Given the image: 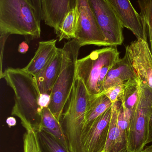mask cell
<instances>
[{
    "label": "cell",
    "mask_w": 152,
    "mask_h": 152,
    "mask_svg": "<svg viewBox=\"0 0 152 152\" xmlns=\"http://www.w3.org/2000/svg\"><path fill=\"white\" fill-rule=\"evenodd\" d=\"M119 101L112 106V115L107 142L104 152H127V137L117 124V108Z\"/></svg>",
    "instance_id": "cell-15"
},
{
    "label": "cell",
    "mask_w": 152,
    "mask_h": 152,
    "mask_svg": "<svg viewBox=\"0 0 152 152\" xmlns=\"http://www.w3.org/2000/svg\"><path fill=\"white\" fill-rule=\"evenodd\" d=\"M120 58L116 46H108L93 51L87 56L78 59L76 78L83 81L90 97L103 94V85L108 72Z\"/></svg>",
    "instance_id": "cell-2"
},
{
    "label": "cell",
    "mask_w": 152,
    "mask_h": 152,
    "mask_svg": "<svg viewBox=\"0 0 152 152\" xmlns=\"http://www.w3.org/2000/svg\"><path fill=\"white\" fill-rule=\"evenodd\" d=\"M135 78H137L135 73L125 54L108 72L103 85V93L110 87L124 84L130 80Z\"/></svg>",
    "instance_id": "cell-16"
},
{
    "label": "cell",
    "mask_w": 152,
    "mask_h": 152,
    "mask_svg": "<svg viewBox=\"0 0 152 152\" xmlns=\"http://www.w3.org/2000/svg\"><path fill=\"white\" fill-rule=\"evenodd\" d=\"M1 35V37H0V40H1V72H0V77L1 78L2 77L3 72L2 70V59H3V54L4 53V46L5 45V42H6L8 37L9 36L8 34H2Z\"/></svg>",
    "instance_id": "cell-27"
},
{
    "label": "cell",
    "mask_w": 152,
    "mask_h": 152,
    "mask_svg": "<svg viewBox=\"0 0 152 152\" xmlns=\"http://www.w3.org/2000/svg\"><path fill=\"white\" fill-rule=\"evenodd\" d=\"M51 102V95L46 94H40L38 98V104L42 108L48 107Z\"/></svg>",
    "instance_id": "cell-26"
},
{
    "label": "cell",
    "mask_w": 152,
    "mask_h": 152,
    "mask_svg": "<svg viewBox=\"0 0 152 152\" xmlns=\"http://www.w3.org/2000/svg\"><path fill=\"white\" fill-rule=\"evenodd\" d=\"M90 100L83 81L76 78L60 121L68 140L69 152H84L82 137Z\"/></svg>",
    "instance_id": "cell-4"
},
{
    "label": "cell",
    "mask_w": 152,
    "mask_h": 152,
    "mask_svg": "<svg viewBox=\"0 0 152 152\" xmlns=\"http://www.w3.org/2000/svg\"><path fill=\"white\" fill-rule=\"evenodd\" d=\"M41 115L40 131H43L53 137L69 151L68 140L60 122L54 117L48 107L43 108Z\"/></svg>",
    "instance_id": "cell-17"
},
{
    "label": "cell",
    "mask_w": 152,
    "mask_h": 152,
    "mask_svg": "<svg viewBox=\"0 0 152 152\" xmlns=\"http://www.w3.org/2000/svg\"><path fill=\"white\" fill-rule=\"evenodd\" d=\"M40 22L27 0H0V34H17L28 39L41 36Z\"/></svg>",
    "instance_id": "cell-3"
},
{
    "label": "cell",
    "mask_w": 152,
    "mask_h": 152,
    "mask_svg": "<svg viewBox=\"0 0 152 152\" xmlns=\"http://www.w3.org/2000/svg\"><path fill=\"white\" fill-rule=\"evenodd\" d=\"M35 10L37 17L39 21L43 20L42 10V0H27Z\"/></svg>",
    "instance_id": "cell-25"
},
{
    "label": "cell",
    "mask_w": 152,
    "mask_h": 152,
    "mask_svg": "<svg viewBox=\"0 0 152 152\" xmlns=\"http://www.w3.org/2000/svg\"><path fill=\"white\" fill-rule=\"evenodd\" d=\"M41 152H69L53 137L43 131L37 132Z\"/></svg>",
    "instance_id": "cell-21"
},
{
    "label": "cell",
    "mask_w": 152,
    "mask_h": 152,
    "mask_svg": "<svg viewBox=\"0 0 152 152\" xmlns=\"http://www.w3.org/2000/svg\"><path fill=\"white\" fill-rule=\"evenodd\" d=\"M79 16L77 6L66 14L58 28L54 30L59 42L63 39L71 40L75 38Z\"/></svg>",
    "instance_id": "cell-20"
},
{
    "label": "cell",
    "mask_w": 152,
    "mask_h": 152,
    "mask_svg": "<svg viewBox=\"0 0 152 152\" xmlns=\"http://www.w3.org/2000/svg\"><path fill=\"white\" fill-rule=\"evenodd\" d=\"M140 15L146 25L152 54V0H137Z\"/></svg>",
    "instance_id": "cell-22"
},
{
    "label": "cell",
    "mask_w": 152,
    "mask_h": 152,
    "mask_svg": "<svg viewBox=\"0 0 152 152\" xmlns=\"http://www.w3.org/2000/svg\"><path fill=\"white\" fill-rule=\"evenodd\" d=\"M152 104L142 90L140 100L133 110L127 133V152L142 151L147 144Z\"/></svg>",
    "instance_id": "cell-7"
},
{
    "label": "cell",
    "mask_w": 152,
    "mask_h": 152,
    "mask_svg": "<svg viewBox=\"0 0 152 152\" xmlns=\"http://www.w3.org/2000/svg\"><path fill=\"white\" fill-rule=\"evenodd\" d=\"M125 54L152 104V54L149 44L145 40L137 39L126 46Z\"/></svg>",
    "instance_id": "cell-6"
},
{
    "label": "cell",
    "mask_w": 152,
    "mask_h": 152,
    "mask_svg": "<svg viewBox=\"0 0 152 152\" xmlns=\"http://www.w3.org/2000/svg\"><path fill=\"white\" fill-rule=\"evenodd\" d=\"M2 78L15 94L12 115L20 119L26 131H40L43 109L38 104L40 93L35 77L22 69L8 68Z\"/></svg>",
    "instance_id": "cell-1"
},
{
    "label": "cell",
    "mask_w": 152,
    "mask_h": 152,
    "mask_svg": "<svg viewBox=\"0 0 152 152\" xmlns=\"http://www.w3.org/2000/svg\"><path fill=\"white\" fill-rule=\"evenodd\" d=\"M112 115V107L83 133L82 143L84 152H104Z\"/></svg>",
    "instance_id": "cell-10"
},
{
    "label": "cell",
    "mask_w": 152,
    "mask_h": 152,
    "mask_svg": "<svg viewBox=\"0 0 152 152\" xmlns=\"http://www.w3.org/2000/svg\"><path fill=\"white\" fill-rule=\"evenodd\" d=\"M109 46L121 45L124 26L107 0H87Z\"/></svg>",
    "instance_id": "cell-8"
},
{
    "label": "cell",
    "mask_w": 152,
    "mask_h": 152,
    "mask_svg": "<svg viewBox=\"0 0 152 152\" xmlns=\"http://www.w3.org/2000/svg\"><path fill=\"white\" fill-rule=\"evenodd\" d=\"M147 142V144L152 142V110L149 120V132Z\"/></svg>",
    "instance_id": "cell-29"
},
{
    "label": "cell",
    "mask_w": 152,
    "mask_h": 152,
    "mask_svg": "<svg viewBox=\"0 0 152 152\" xmlns=\"http://www.w3.org/2000/svg\"><path fill=\"white\" fill-rule=\"evenodd\" d=\"M23 138L24 152H41L37 132L35 130L26 131Z\"/></svg>",
    "instance_id": "cell-23"
},
{
    "label": "cell",
    "mask_w": 152,
    "mask_h": 152,
    "mask_svg": "<svg viewBox=\"0 0 152 152\" xmlns=\"http://www.w3.org/2000/svg\"><path fill=\"white\" fill-rule=\"evenodd\" d=\"M80 48L77 41L73 39L65 43L62 48L61 68L52 89L48 107L59 122L76 80L77 61Z\"/></svg>",
    "instance_id": "cell-5"
},
{
    "label": "cell",
    "mask_w": 152,
    "mask_h": 152,
    "mask_svg": "<svg viewBox=\"0 0 152 152\" xmlns=\"http://www.w3.org/2000/svg\"><path fill=\"white\" fill-rule=\"evenodd\" d=\"M142 90L140 81L137 78L130 80L125 83L123 95L120 101L125 110L132 114L140 100Z\"/></svg>",
    "instance_id": "cell-19"
},
{
    "label": "cell",
    "mask_w": 152,
    "mask_h": 152,
    "mask_svg": "<svg viewBox=\"0 0 152 152\" xmlns=\"http://www.w3.org/2000/svg\"><path fill=\"white\" fill-rule=\"evenodd\" d=\"M16 123L17 121H16V119L14 117H9L6 119V123L9 127L14 126L16 125Z\"/></svg>",
    "instance_id": "cell-30"
},
{
    "label": "cell",
    "mask_w": 152,
    "mask_h": 152,
    "mask_svg": "<svg viewBox=\"0 0 152 152\" xmlns=\"http://www.w3.org/2000/svg\"><path fill=\"white\" fill-rule=\"evenodd\" d=\"M76 4L77 0H42L43 20L55 30L67 13Z\"/></svg>",
    "instance_id": "cell-12"
},
{
    "label": "cell",
    "mask_w": 152,
    "mask_h": 152,
    "mask_svg": "<svg viewBox=\"0 0 152 152\" xmlns=\"http://www.w3.org/2000/svg\"><path fill=\"white\" fill-rule=\"evenodd\" d=\"M79 19L75 37L80 47L109 46L87 0H77Z\"/></svg>",
    "instance_id": "cell-9"
},
{
    "label": "cell",
    "mask_w": 152,
    "mask_h": 152,
    "mask_svg": "<svg viewBox=\"0 0 152 152\" xmlns=\"http://www.w3.org/2000/svg\"><path fill=\"white\" fill-rule=\"evenodd\" d=\"M120 19L124 27L131 31L137 39L147 41V27L130 0H107Z\"/></svg>",
    "instance_id": "cell-11"
},
{
    "label": "cell",
    "mask_w": 152,
    "mask_h": 152,
    "mask_svg": "<svg viewBox=\"0 0 152 152\" xmlns=\"http://www.w3.org/2000/svg\"><path fill=\"white\" fill-rule=\"evenodd\" d=\"M125 84L112 86L106 89L103 94H104L112 104L120 101L125 88Z\"/></svg>",
    "instance_id": "cell-24"
},
{
    "label": "cell",
    "mask_w": 152,
    "mask_h": 152,
    "mask_svg": "<svg viewBox=\"0 0 152 152\" xmlns=\"http://www.w3.org/2000/svg\"><path fill=\"white\" fill-rule=\"evenodd\" d=\"M62 62V50L58 48L49 63L35 77L40 94L51 95L54 85L60 72Z\"/></svg>",
    "instance_id": "cell-13"
},
{
    "label": "cell",
    "mask_w": 152,
    "mask_h": 152,
    "mask_svg": "<svg viewBox=\"0 0 152 152\" xmlns=\"http://www.w3.org/2000/svg\"><path fill=\"white\" fill-rule=\"evenodd\" d=\"M29 49V46L26 42H23L21 43L18 48V51L20 53L25 54L27 52Z\"/></svg>",
    "instance_id": "cell-28"
},
{
    "label": "cell",
    "mask_w": 152,
    "mask_h": 152,
    "mask_svg": "<svg viewBox=\"0 0 152 152\" xmlns=\"http://www.w3.org/2000/svg\"><path fill=\"white\" fill-rule=\"evenodd\" d=\"M57 40L52 39L39 42L38 48L24 71L36 77L49 63L57 50Z\"/></svg>",
    "instance_id": "cell-14"
},
{
    "label": "cell",
    "mask_w": 152,
    "mask_h": 152,
    "mask_svg": "<svg viewBox=\"0 0 152 152\" xmlns=\"http://www.w3.org/2000/svg\"><path fill=\"white\" fill-rule=\"evenodd\" d=\"M112 104L110 100L104 94L96 97H90L86 113L83 133L87 130L98 118L110 109Z\"/></svg>",
    "instance_id": "cell-18"
},
{
    "label": "cell",
    "mask_w": 152,
    "mask_h": 152,
    "mask_svg": "<svg viewBox=\"0 0 152 152\" xmlns=\"http://www.w3.org/2000/svg\"><path fill=\"white\" fill-rule=\"evenodd\" d=\"M138 152H152V145L150 146L145 147L142 151Z\"/></svg>",
    "instance_id": "cell-31"
}]
</instances>
